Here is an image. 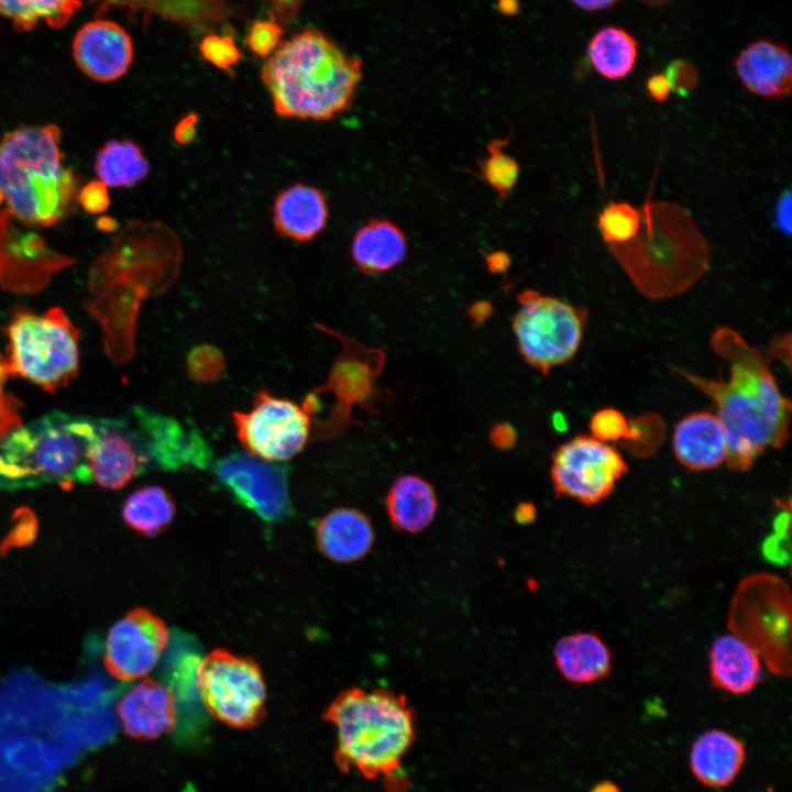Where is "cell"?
Here are the masks:
<instances>
[{"label":"cell","instance_id":"obj_10","mask_svg":"<svg viewBox=\"0 0 792 792\" xmlns=\"http://www.w3.org/2000/svg\"><path fill=\"white\" fill-rule=\"evenodd\" d=\"M196 676L202 705L217 721L250 728L264 719L266 686L253 659L216 649L200 660Z\"/></svg>","mask_w":792,"mask_h":792},{"label":"cell","instance_id":"obj_44","mask_svg":"<svg viewBox=\"0 0 792 792\" xmlns=\"http://www.w3.org/2000/svg\"><path fill=\"white\" fill-rule=\"evenodd\" d=\"M774 226L787 237L791 234V191H783L774 207Z\"/></svg>","mask_w":792,"mask_h":792},{"label":"cell","instance_id":"obj_46","mask_svg":"<svg viewBox=\"0 0 792 792\" xmlns=\"http://www.w3.org/2000/svg\"><path fill=\"white\" fill-rule=\"evenodd\" d=\"M301 0H271L273 20L278 24L292 22L298 12Z\"/></svg>","mask_w":792,"mask_h":792},{"label":"cell","instance_id":"obj_56","mask_svg":"<svg viewBox=\"0 0 792 792\" xmlns=\"http://www.w3.org/2000/svg\"><path fill=\"white\" fill-rule=\"evenodd\" d=\"M642 3L652 6V7H661L666 6L674 0H640Z\"/></svg>","mask_w":792,"mask_h":792},{"label":"cell","instance_id":"obj_32","mask_svg":"<svg viewBox=\"0 0 792 792\" xmlns=\"http://www.w3.org/2000/svg\"><path fill=\"white\" fill-rule=\"evenodd\" d=\"M175 514L173 496L157 485L138 488L125 499L122 507L124 522L144 537L161 535L169 527Z\"/></svg>","mask_w":792,"mask_h":792},{"label":"cell","instance_id":"obj_22","mask_svg":"<svg viewBox=\"0 0 792 792\" xmlns=\"http://www.w3.org/2000/svg\"><path fill=\"white\" fill-rule=\"evenodd\" d=\"M672 448L676 460L692 471L716 469L727 459L725 429L710 411L692 413L674 427Z\"/></svg>","mask_w":792,"mask_h":792},{"label":"cell","instance_id":"obj_12","mask_svg":"<svg viewBox=\"0 0 792 792\" xmlns=\"http://www.w3.org/2000/svg\"><path fill=\"white\" fill-rule=\"evenodd\" d=\"M627 472V462L614 447L580 435L553 452L550 479L557 496L594 505L606 499Z\"/></svg>","mask_w":792,"mask_h":792},{"label":"cell","instance_id":"obj_51","mask_svg":"<svg viewBox=\"0 0 792 792\" xmlns=\"http://www.w3.org/2000/svg\"><path fill=\"white\" fill-rule=\"evenodd\" d=\"M492 314V306L487 301H479L470 308V316L475 322H483Z\"/></svg>","mask_w":792,"mask_h":792},{"label":"cell","instance_id":"obj_3","mask_svg":"<svg viewBox=\"0 0 792 792\" xmlns=\"http://www.w3.org/2000/svg\"><path fill=\"white\" fill-rule=\"evenodd\" d=\"M362 77V61L316 29L280 43L261 72L279 117L311 121L348 111Z\"/></svg>","mask_w":792,"mask_h":792},{"label":"cell","instance_id":"obj_57","mask_svg":"<svg viewBox=\"0 0 792 792\" xmlns=\"http://www.w3.org/2000/svg\"><path fill=\"white\" fill-rule=\"evenodd\" d=\"M108 1H112V2H125V1H129V0H108Z\"/></svg>","mask_w":792,"mask_h":792},{"label":"cell","instance_id":"obj_37","mask_svg":"<svg viewBox=\"0 0 792 792\" xmlns=\"http://www.w3.org/2000/svg\"><path fill=\"white\" fill-rule=\"evenodd\" d=\"M199 51L206 61L222 70H229L241 57L240 50L228 35L206 36L199 45Z\"/></svg>","mask_w":792,"mask_h":792},{"label":"cell","instance_id":"obj_42","mask_svg":"<svg viewBox=\"0 0 792 792\" xmlns=\"http://www.w3.org/2000/svg\"><path fill=\"white\" fill-rule=\"evenodd\" d=\"M76 201L90 215L102 213L110 205L108 187L99 179L90 180L78 190Z\"/></svg>","mask_w":792,"mask_h":792},{"label":"cell","instance_id":"obj_55","mask_svg":"<svg viewBox=\"0 0 792 792\" xmlns=\"http://www.w3.org/2000/svg\"><path fill=\"white\" fill-rule=\"evenodd\" d=\"M99 228L102 229V230H107V231L113 230V228H114L113 219H111V218H101L100 221H99Z\"/></svg>","mask_w":792,"mask_h":792},{"label":"cell","instance_id":"obj_41","mask_svg":"<svg viewBox=\"0 0 792 792\" xmlns=\"http://www.w3.org/2000/svg\"><path fill=\"white\" fill-rule=\"evenodd\" d=\"M664 75L667 76L671 91L680 95L691 92L698 84L700 76L695 66L686 59L671 62Z\"/></svg>","mask_w":792,"mask_h":792},{"label":"cell","instance_id":"obj_20","mask_svg":"<svg viewBox=\"0 0 792 792\" xmlns=\"http://www.w3.org/2000/svg\"><path fill=\"white\" fill-rule=\"evenodd\" d=\"M124 733L152 740L172 732L177 722L175 697L168 686L153 679L135 684L117 704Z\"/></svg>","mask_w":792,"mask_h":792},{"label":"cell","instance_id":"obj_38","mask_svg":"<svg viewBox=\"0 0 792 792\" xmlns=\"http://www.w3.org/2000/svg\"><path fill=\"white\" fill-rule=\"evenodd\" d=\"M590 428L594 438L606 443L630 437V424L620 411L613 408L597 411L591 419Z\"/></svg>","mask_w":792,"mask_h":792},{"label":"cell","instance_id":"obj_30","mask_svg":"<svg viewBox=\"0 0 792 792\" xmlns=\"http://www.w3.org/2000/svg\"><path fill=\"white\" fill-rule=\"evenodd\" d=\"M94 169L107 187L130 188L148 175L150 163L135 142L110 140L98 148Z\"/></svg>","mask_w":792,"mask_h":792},{"label":"cell","instance_id":"obj_11","mask_svg":"<svg viewBox=\"0 0 792 792\" xmlns=\"http://www.w3.org/2000/svg\"><path fill=\"white\" fill-rule=\"evenodd\" d=\"M241 446L254 458L280 463L300 453L311 438L312 419L302 405L262 388L249 410L232 413Z\"/></svg>","mask_w":792,"mask_h":792},{"label":"cell","instance_id":"obj_7","mask_svg":"<svg viewBox=\"0 0 792 792\" xmlns=\"http://www.w3.org/2000/svg\"><path fill=\"white\" fill-rule=\"evenodd\" d=\"M10 376L20 377L45 392L66 387L79 371V330L63 308L43 314L18 307L7 326Z\"/></svg>","mask_w":792,"mask_h":792},{"label":"cell","instance_id":"obj_45","mask_svg":"<svg viewBox=\"0 0 792 792\" xmlns=\"http://www.w3.org/2000/svg\"><path fill=\"white\" fill-rule=\"evenodd\" d=\"M490 439L495 448L506 450L515 444L517 433L512 425L501 422L492 428Z\"/></svg>","mask_w":792,"mask_h":792},{"label":"cell","instance_id":"obj_21","mask_svg":"<svg viewBox=\"0 0 792 792\" xmlns=\"http://www.w3.org/2000/svg\"><path fill=\"white\" fill-rule=\"evenodd\" d=\"M740 85L750 94L780 99L791 95L792 57L779 43L761 38L749 43L734 61Z\"/></svg>","mask_w":792,"mask_h":792},{"label":"cell","instance_id":"obj_48","mask_svg":"<svg viewBox=\"0 0 792 792\" xmlns=\"http://www.w3.org/2000/svg\"><path fill=\"white\" fill-rule=\"evenodd\" d=\"M197 117L195 114L183 118L174 130V138L180 144L189 143L196 134Z\"/></svg>","mask_w":792,"mask_h":792},{"label":"cell","instance_id":"obj_58","mask_svg":"<svg viewBox=\"0 0 792 792\" xmlns=\"http://www.w3.org/2000/svg\"><path fill=\"white\" fill-rule=\"evenodd\" d=\"M2 202H3V196H2V194L0 193V206H1Z\"/></svg>","mask_w":792,"mask_h":792},{"label":"cell","instance_id":"obj_34","mask_svg":"<svg viewBox=\"0 0 792 792\" xmlns=\"http://www.w3.org/2000/svg\"><path fill=\"white\" fill-rule=\"evenodd\" d=\"M507 140H493L487 144V154L479 162V176L505 199L514 189L519 178V164L503 147Z\"/></svg>","mask_w":792,"mask_h":792},{"label":"cell","instance_id":"obj_26","mask_svg":"<svg viewBox=\"0 0 792 792\" xmlns=\"http://www.w3.org/2000/svg\"><path fill=\"white\" fill-rule=\"evenodd\" d=\"M710 676L713 686L741 695L751 692L762 679V661L756 651L737 636L716 638L710 651Z\"/></svg>","mask_w":792,"mask_h":792},{"label":"cell","instance_id":"obj_5","mask_svg":"<svg viewBox=\"0 0 792 792\" xmlns=\"http://www.w3.org/2000/svg\"><path fill=\"white\" fill-rule=\"evenodd\" d=\"M56 124L25 127L0 140V193L6 211L26 227L51 228L75 209L78 179L64 163Z\"/></svg>","mask_w":792,"mask_h":792},{"label":"cell","instance_id":"obj_33","mask_svg":"<svg viewBox=\"0 0 792 792\" xmlns=\"http://www.w3.org/2000/svg\"><path fill=\"white\" fill-rule=\"evenodd\" d=\"M78 7L79 0H0V14L25 30L40 21H45L52 28H61Z\"/></svg>","mask_w":792,"mask_h":792},{"label":"cell","instance_id":"obj_6","mask_svg":"<svg viewBox=\"0 0 792 792\" xmlns=\"http://www.w3.org/2000/svg\"><path fill=\"white\" fill-rule=\"evenodd\" d=\"M98 419L54 411L0 440V485L91 482Z\"/></svg>","mask_w":792,"mask_h":792},{"label":"cell","instance_id":"obj_31","mask_svg":"<svg viewBox=\"0 0 792 792\" xmlns=\"http://www.w3.org/2000/svg\"><path fill=\"white\" fill-rule=\"evenodd\" d=\"M638 51V42L626 30L604 26L591 37L586 52L593 68L602 77L620 80L634 69Z\"/></svg>","mask_w":792,"mask_h":792},{"label":"cell","instance_id":"obj_4","mask_svg":"<svg viewBox=\"0 0 792 792\" xmlns=\"http://www.w3.org/2000/svg\"><path fill=\"white\" fill-rule=\"evenodd\" d=\"M323 718L336 727L334 759L342 772L382 779L395 791L405 787L400 770L416 739V722L404 694L349 688L330 703Z\"/></svg>","mask_w":792,"mask_h":792},{"label":"cell","instance_id":"obj_47","mask_svg":"<svg viewBox=\"0 0 792 792\" xmlns=\"http://www.w3.org/2000/svg\"><path fill=\"white\" fill-rule=\"evenodd\" d=\"M646 89L649 96L658 102H664L671 94V86L664 74L650 76L646 82Z\"/></svg>","mask_w":792,"mask_h":792},{"label":"cell","instance_id":"obj_54","mask_svg":"<svg viewBox=\"0 0 792 792\" xmlns=\"http://www.w3.org/2000/svg\"><path fill=\"white\" fill-rule=\"evenodd\" d=\"M590 792H620V789L612 781H602L596 783Z\"/></svg>","mask_w":792,"mask_h":792},{"label":"cell","instance_id":"obj_16","mask_svg":"<svg viewBox=\"0 0 792 792\" xmlns=\"http://www.w3.org/2000/svg\"><path fill=\"white\" fill-rule=\"evenodd\" d=\"M130 419L144 439L152 469L180 471L210 466L212 449L198 429L141 406L132 407Z\"/></svg>","mask_w":792,"mask_h":792},{"label":"cell","instance_id":"obj_53","mask_svg":"<svg viewBox=\"0 0 792 792\" xmlns=\"http://www.w3.org/2000/svg\"><path fill=\"white\" fill-rule=\"evenodd\" d=\"M790 512L787 510L779 514L773 522L774 534L779 536L790 537Z\"/></svg>","mask_w":792,"mask_h":792},{"label":"cell","instance_id":"obj_8","mask_svg":"<svg viewBox=\"0 0 792 792\" xmlns=\"http://www.w3.org/2000/svg\"><path fill=\"white\" fill-rule=\"evenodd\" d=\"M728 628L771 673L790 676L791 591L781 578L756 573L743 579L730 602Z\"/></svg>","mask_w":792,"mask_h":792},{"label":"cell","instance_id":"obj_2","mask_svg":"<svg viewBox=\"0 0 792 792\" xmlns=\"http://www.w3.org/2000/svg\"><path fill=\"white\" fill-rule=\"evenodd\" d=\"M180 257L179 241L167 227L133 220L91 263L84 307L98 322L106 353L114 363L133 356L141 302L175 280Z\"/></svg>","mask_w":792,"mask_h":792},{"label":"cell","instance_id":"obj_9","mask_svg":"<svg viewBox=\"0 0 792 792\" xmlns=\"http://www.w3.org/2000/svg\"><path fill=\"white\" fill-rule=\"evenodd\" d=\"M513 331L522 359L548 374L578 352L586 315L558 297L528 289L518 296Z\"/></svg>","mask_w":792,"mask_h":792},{"label":"cell","instance_id":"obj_52","mask_svg":"<svg viewBox=\"0 0 792 792\" xmlns=\"http://www.w3.org/2000/svg\"><path fill=\"white\" fill-rule=\"evenodd\" d=\"M536 517V508L531 503L518 504L515 509V518L520 524H528Z\"/></svg>","mask_w":792,"mask_h":792},{"label":"cell","instance_id":"obj_27","mask_svg":"<svg viewBox=\"0 0 792 792\" xmlns=\"http://www.w3.org/2000/svg\"><path fill=\"white\" fill-rule=\"evenodd\" d=\"M407 238L393 221L372 218L354 233L351 256L364 274L378 275L399 265L407 255Z\"/></svg>","mask_w":792,"mask_h":792},{"label":"cell","instance_id":"obj_49","mask_svg":"<svg viewBox=\"0 0 792 792\" xmlns=\"http://www.w3.org/2000/svg\"><path fill=\"white\" fill-rule=\"evenodd\" d=\"M575 7L587 12L601 11L616 4L619 0H570Z\"/></svg>","mask_w":792,"mask_h":792},{"label":"cell","instance_id":"obj_24","mask_svg":"<svg viewBox=\"0 0 792 792\" xmlns=\"http://www.w3.org/2000/svg\"><path fill=\"white\" fill-rule=\"evenodd\" d=\"M745 744L723 729H708L692 744L689 766L701 784L712 789L730 785L746 761Z\"/></svg>","mask_w":792,"mask_h":792},{"label":"cell","instance_id":"obj_14","mask_svg":"<svg viewBox=\"0 0 792 792\" xmlns=\"http://www.w3.org/2000/svg\"><path fill=\"white\" fill-rule=\"evenodd\" d=\"M213 473L228 493L268 524L292 513L288 468L244 453H232L213 464Z\"/></svg>","mask_w":792,"mask_h":792},{"label":"cell","instance_id":"obj_25","mask_svg":"<svg viewBox=\"0 0 792 792\" xmlns=\"http://www.w3.org/2000/svg\"><path fill=\"white\" fill-rule=\"evenodd\" d=\"M329 208L323 193L310 185L295 184L282 190L273 206V223L283 237L309 242L327 226Z\"/></svg>","mask_w":792,"mask_h":792},{"label":"cell","instance_id":"obj_39","mask_svg":"<svg viewBox=\"0 0 792 792\" xmlns=\"http://www.w3.org/2000/svg\"><path fill=\"white\" fill-rule=\"evenodd\" d=\"M282 35V25L275 20H256L249 28L245 42L254 54L267 57L280 44Z\"/></svg>","mask_w":792,"mask_h":792},{"label":"cell","instance_id":"obj_19","mask_svg":"<svg viewBox=\"0 0 792 792\" xmlns=\"http://www.w3.org/2000/svg\"><path fill=\"white\" fill-rule=\"evenodd\" d=\"M76 64L91 79L113 81L121 78L133 61V44L118 23L96 20L85 24L73 42Z\"/></svg>","mask_w":792,"mask_h":792},{"label":"cell","instance_id":"obj_17","mask_svg":"<svg viewBox=\"0 0 792 792\" xmlns=\"http://www.w3.org/2000/svg\"><path fill=\"white\" fill-rule=\"evenodd\" d=\"M152 470L144 439L131 419H99L90 458L91 481L120 490Z\"/></svg>","mask_w":792,"mask_h":792},{"label":"cell","instance_id":"obj_36","mask_svg":"<svg viewBox=\"0 0 792 792\" xmlns=\"http://www.w3.org/2000/svg\"><path fill=\"white\" fill-rule=\"evenodd\" d=\"M187 371L190 377L200 383L217 381L224 370L222 352L210 344L195 346L187 355Z\"/></svg>","mask_w":792,"mask_h":792},{"label":"cell","instance_id":"obj_29","mask_svg":"<svg viewBox=\"0 0 792 792\" xmlns=\"http://www.w3.org/2000/svg\"><path fill=\"white\" fill-rule=\"evenodd\" d=\"M554 664L561 675L574 684L605 679L612 669V654L594 632L580 631L560 638L553 649Z\"/></svg>","mask_w":792,"mask_h":792},{"label":"cell","instance_id":"obj_40","mask_svg":"<svg viewBox=\"0 0 792 792\" xmlns=\"http://www.w3.org/2000/svg\"><path fill=\"white\" fill-rule=\"evenodd\" d=\"M9 377L10 374L0 355V440L22 425L19 400L4 389Z\"/></svg>","mask_w":792,"mask_h":792},{"label":"cell","instance_id":"obj_1","mask_svg":"<svg viewBox=\"0 0 792 792\" xmlns=\"http://www.w3.org/2000/svg\"><path fill=\"white\" fill-rule=\"evenodd\" d=\"M787 336L776 337L769 350L757 349L728 327L714 331L711 344L728 365V377L708 380L675 371L715 406L727 438V468L747 472L769 448H782L790 437L791 402L780 392L770 363L784 359Z\"/></svg>","mask_w":792,"mask_h":792},{"label":"cell","instance_id":"obj_18","mask_svg":"<svg viewBox=\"0 0 792 792\" xmlns=\"http://www.w3.org/2000/svg\"><path fill=\"white\" fill-rule=\"evenodd\" d=\"M342 341L343 350L334 361L328 381L310 392L312 395L330 394L334 406L323 420L312 421L311 439L323 440L337 436L350 421V411L354 404L363 403L371 392V377L366 365V351L355 342L330 331Z\"/></svg>","mask_w":792,"mask_h":792},{"label":"cell","instance_id":"obj_23","mask_svg":"<svg viewBox=\"0 0 792 792\" xmlns=\"http://www.w3.org/2000/svg\"><path fill=\"white\" fill-rule=\"evenodd\" d=\"M318 550L336 563H351L365 557L375 540L371 519L352 507H338L319 518L315 528Z\"/></svg>","mask_w":792,"mask_h":792},{"label":"cell","instance_id":"obj_28","mask_svg":"<svg viewBox=\"0 0 792 792\" xmlns=\"http://www.w3.org/2000/svg\"><path fill=\"white\" fill-rule=\"evenodd\" d=\"M435 487L416 474L398 476L386 494V512L392 526L403 532L418 534L427 529L438 513Z\"/></svg>","mask_w":792,"mask_h":792},{"label":"cell","instance_id":"obj_13","mask_svg":"<svg viewBox=\"0 0 792 792\" xmlns=\"http://www.w3.org/2000/svg\"><path fill=\"white\" fill-rule=\"evenodd\" d=\"M19 224L4 208L0 210V287L16 295H35L76 261L52 249L33 229Z\"/></svg>","mask_w":792,"mask_h":792},{"label":"cell","instance_id":"obj_35","mask_svg":"<svg viewBox=\"0 0 792 792\" xmlns=\"http://www.w3.org/2000/svg\"><path fill=\"white\" fill-rule=\"evenodd\" d=\"M642 221L639 209L627 202H609L597 217V228L604 242L610 245H623L638 234Z\"/></svg>","mask_w":792,"mask_h":792},{"label":"cell","instance_id":"obj_50","mask_svg":"<svg viewBox=\"0 0 792 792\" xmlns=\"http://www.w3.org/2000/svg\"><path fill=\"white\" fill-rule=\"evenodd\" d=\"M486 263L491 272L503 273L510 263L509 256L503 252H495L486 255Z\"/></svg>","mask_w":792,"mask_h":792},{"label":"cell","instance_id":"obj_15","mask_svg":"<svg viewBox=\"0 0 792 792\" xmlns=\"http://www.w3.org/2000/svg\"><path fill=\"white\" fill-rule=\"evenodd\" d=\"M166 624L146 608L130 610L109 630L103 654L108 673L130 682L146 675L168 646Z\"/></svg>","mask_w":792,"mask_h":792},{"label":"cell","instance_id":"obj_43","mask_svg":"<svg viewBox=\"0 0 792 792\" xmlns=\"http://www.w3.org/2000/svg\"><path fill=\"white\" fill-rule=\"evenodd\" d=\"M789 537L771 535L765 539L762 554L776 564H787L790 561Z\"/></svg>","mask_w":792,"mask_h":792}]
</instances>
